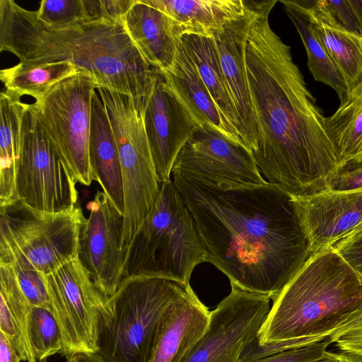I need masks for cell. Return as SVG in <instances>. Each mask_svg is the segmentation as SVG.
Listing matches in <instances>:
<instances>
[{
	"label": "cell",
	"instance_id": "cell-15",
	"mask_svg": "<svg viewBox=\"0 0 362 362\" xmlns=\"http://www.w3.org/2000/svg\"><path fill=\"white\" fill-rule=\"evenodd\" d=\"M243 14L213 33L221 66L238 117V134L252 153L257 145V127L247 81L245 49L251 26L261 2L246 1Z\"/></svg>",
	"mask_w": 362,
	"mask_h": 362
},
{
	"label": "cell",
	"instance_id": "cell-16",
	"mask_svg": "<svg viewBox=\"0 0 362 362\" xmlns=\"http://www.w3.org/2000/svg\"><path fill=\"white\" fill-rule=\"evenodd\" d=\"M144 120L158 180L168 181L178 153L199 125L160 74Z\"/></svg>",
	"mask_w": 362,
	"mask_h": 362
},
{
	"label": "cell",
	"instance_id": "cell-1",
	"mask_svg": "<svg viewBox=\"0 0 362 362\" xmlns=\"http://www.w3.org/2000/svg\"><path fill=\"white\" fill-rule=\"evenodd\" d=\"M277 0L262 1L248 34L245 62L257 145L252 153L268 182L291 196L329 190L340 166L322 110L294 63L289 46L272 30Z\"/></svg>",
	"mask_w": 362,
	"mask_h": 362
},
{
	"label": "cell",
	"instance_id": "cell-14",
	"mask_svg": "<svg viewBox=\"0 0 362 362\" xmlns=\"http://www.w3.org/2000/svg\"><path fill=\"white\" fill-rule=\"evenodd\" d=\"M87 209L89 216L81 227L78 257L106 300L115 294L122 279L124 216L100 190L88 203Z\"/></svg>",
	"mask_w": 362,
	"mask_h": 362
},
{
	"label": "cell",
	"instance_id": "cell-40",
	"mask_svg": "<svg viewBox=\"0 0 362 362\" xmlns=\"http://www.w3.org/2000/svg\"><path fill=\"white\" fill-rule=\"evenodd\" d=\"M362 30V0H349Z\"/></svg>",
	"mask_w": 362,
	"mask_h": 362
},
{
	"label": "cell",
	"instance_id": "cell-22",
	"mask_svg": "<svg viewBox=\"0 0 362 362\" xmlns=\"http://www.w3.org/2000/svg\"><path fill=\"white\" fill-rule=\"evenodd\" d=\"M158 73L180 99L199 126L211 125L235 141L180 38L174 62L166 70Z\"/></svg>",
	"mask_w": 362,
	"mask_h": 362
},
{
	"label": "cell",
	"instance_id": "cell-20",
	"mask_svg": "<svg viewBox=\"0 0 362 362\" xmlns=\"http://www.w3.org/2000/svg\"><path fill=\"white\" fill-rule=\"evenodd\" d=\"M168 16L177 38L185 34L211 36L228 21L243 14V0H141Z\"/></svg>",
	"mask_w": 362,
	"mask_h": 362
},
{
	"label": "cell",
	"instance_id": "cell-37",
	"mask_svg": "<svg viewBox=\"0 0 362 362\" xmlns=\"http://www.w3.org/2000/svg\"><path fill=\"white\" fill-rule=\"evenodd\" d=\"M310 362H362V357L344 351L334 353L325 351L322 356Z\"/></svg>",
	"mask_w": 362,
	"mask_h": 362
},
{
	"label": "cell",
	"instance_id": "cell-4",
	"mask_svg": "<svg viewBox=\"0 0 362 362\" xmlns=\"http://www.w3.org/2000/svg\"><path fill=\"white\" fill-rule=\"evenodd\" d=\"M260 345L329 337L362 313V274L333 247L307 259L272 300Z\"/></svg>",
	"mask_w": 362,
	"mask_h": 362
},
{
	"label": "cell",
	"instance_id": "cell-42",
	"mask_svg": "<svg viewBox=\"0 0 362 362\" xmlns=\"http://www.w3.org/2000/svg\"><path fill=\"white\" fill-rule=\"evenodd\" d=\"M361 40H362V36H361Z\"/></svg>",
	"mask_w": 362,
	"mask_h": 362
},
{
	"label": "cell",
	"instance_id": "cell-23",
	"mask_svg": "<svg viewBox=\"0 0 362 362\" xmlns=\"http://www.w3.org/2000/svg\"><path fill=\"white\" fill-rule=\"evenodd\" d=\"M180 40L192 59L231 137L243 144L238 134V117L213 37L185 34L180 37Z\"/></svg>",
	"mask_w": 362,
	"mask_h": 362
},
{
	"label": "cell",
	"instance_id": "cell-43",
	"mask_svg": "<svg viewBox=\"0 0 362 362\" xmlns=\"http://www.w3.org/2000/svg\"><path fill=\"white\" fill-rule=\"evenodd\" d=\"M357 162V161H356Z\"/></svg>",
	"mask_w": 362,
	"mask_h": 362
},
{
	"label": "cell",
	"instance_id": "cell-6",
	"mask_svg": "<svg viewBox=\"0 0 362 362\" xmlns=\"http://www.w3.org/2000/svg\"><path fill=\"white\" fill-rule=\"evenodd\" d=\"M189 286L146 274L122 279L100 309L97 354L107 362H149L162 315Z\"/></svg>",
	"mask_w": 362,
	"mask_h": 362
},
{
	"label": "cell",
	"instance_id": "cell-32",
	"mask_svg": "<svg viewBox=\"0 0 362 362\" xmlns=\"http://www.w3.org/2000/svg\"><path fill=\"white\" fill-rule=\"evenodd\" d=\"M331 342L324 340L302 344L247 362H310L323 354Z\"/></svg>",
	"mask_w": 362,
	"mask_h": 362
},
{
	"label": "cell",
	"instance_id": "cell-30",
	"mask_svg": "<svg viewBox=\"0 0 362 362\" xmlns=\"http://www.w3.org/2000/svg\"><path fill=\"white\" fill-rule=\"evenodd\" d=\"M35 14L41 22L53 28L89 21L83 0H42Z\"/></svg>",
	"mask_w": 362,
	"mask_h": 362
},
{
	"label": "cell",
	"instance_id": "cell-10",
	"mask_svg": "<svg viewBox=\"0 0 362 362\" xmlns=\"http://www.w3.org/2000/svg\"><path fill=\"white\" fill-rule=\"evenodd\" d=\"M76 182L42 132L33 104L26 103L16 164V199L40 211H69L78 201Z\"/></svg>",
	"mask_w": 362,
	"mask_h": 362
},
{
	"label": "cell",
	"instance_id": "cell-3",
	"mask_svg": "<svg viewBox=\"0 0 362 362\" xmlns=\"http://www.w3.org/2000/svg\"><path fill=\"white\" fill-rule=\"evenodd\" d=\"M0 50L23 64L65 61L86 71L99 88L129 96L144 115L159 78L122 21H90L53 28L35 11L0 0Z\"/></svg>",
	"mask_w": 362,
	"mask_h": 362
},
{
	"label": "cell",
	"instance_id": "cell-13",
	"mask_svg": "<svg viewBox=\"0 0 362 362\" xmlns=\"http://www.w3.org/2000/svg\"><path fill=\"white\" fill-rule=\"evenodd\" d=\"M230 285V293L210 312L204 334L180 362H239L245 346L258 335L272 298Z\"/></svg>",
	"mask_w": 362,
	"mask_h": 362
},
{
	"label": "cell",
	"instance_id": "cell-8",
	"mask_svg": "<svg viewBox=\"0 0 362 362\" xmlns=\"http://www.w3.org/2000/svg\"><path fill=\"white\" fill-rule=\"evenodd\" d=\"M115 139L124 192L122 249L126 252L143 220L154 206L160 189L147 139L144 117L132 98L97 88Z\"/></svg>",
	"mask_w": 362,
	"mask_h": 362
},
{
	"label": "cell",
	"instance_id": "cell-27",
	"mask_svg": "<svg viewBox=\"0 0 362 362\" xmlns=\"http://www.w3.org/2000/svg\"><path fill=\"white\" fill-rule=\"evenodd\" d=\"M283 5L305 48L308 67L314 79L331 87L337 94L340 104L344 103L348 95L344 80L339 69L303 15L288 5Z\"/></svg>",
	"mask_w": 362,
	"mask_h": 362
},
{
	"label": "cell",
	"instance_id": "cell-12",
	"mask_svg": "<svg viewBox=\"0 0 362 362\" xmlns=\"http://www.w3.org/2000/svg\"><path fill=\"white\" fill-rule=\"evenodd\" d=\"M173 173L219 188L268 183L245 146L209 124L199 125L195 129L178 153Z\"/></svg>",
	"mask_w": 362,
	"mask_h": 362
},
{
	"label": "cell",
	"instance_id": "cell-26",
	"mask_svg": "<svg viewBox=\"0 0 362 362\" xmlns=\"http://www.w3.org/2000/svg\"><path fill=\"white\" fill-rule=\"evenodd\" d=\"M325 127L340 168L362 160V92L348 98L325 119Z\"/></svg>",
	"mask_w": 362,
	"mask_h": 362
},
{
	"label": "cell",
	"instance_id": "cell-25",
	"mask_svg": "<svg viewBox=\"0 0 362 362\" xmlns=\"http://www.w3.org/2000/svg\"><path fill=\"white\" fill-rule=\"evenodd\" d=\"M80 71L75 65L65 61L40 64L19 62L1 69L0 80L6 93L17 98L29 95L37 101L56 83Z\"/></svg>",
	"mask_w": 362,
	"mask_h": 362
},
{
	"label": "cell",
	"instance_id": "cell-39",
	"mask_svg": "<svg viewBox=\"0 0 362 362\" xmlns=\"http://www.w3.org/2000/svg\"><path fill=\"white\" fill-rule=\"evenodd\" d=\"M66 362H107L97 353L81 352L65 356Z\"/></svg>",
	"mask_w": 362,
	"mask_h": 362
},
{
	"label": "cell",
	"instance_id": "cell-36",
	"mask_svg": "<svg viewBox=\"0 0 362 362\" xmlns=\"http://www.w3.org/2000/svg\"><path fill=\"white\" fill-rule=\"evenodd\" d=\"M338 251L362 274V236L349 246Z\"/></svg>",
	"mask_w": 362,
	"mask_h": 362
},
{
	"label": "cell",
	"instance_id": "cell-18",
	"mask_svg": "<svg viewBox=\"0 0 362 362\" xmlns=\"http://www.w3.org/2000/svg\"><path fill=\"white\" fill-rule=\"evenodd\" d=\"M122 23L136 48L156 72L173 64L180 38L175 36L168 16L136 0Z\"/></svg>",
	"mask_w": 362,
	"mask_h": 362
},
{
	"label": "cell",
	"instance_id": "cell-9",
	"mask_svg": "<svg viewBox=\"0 0 362 362\" xmlns=\"http://www.w3.org/2000/svg\"><path fill=\"white\" fill-rule=\"evenodd\" d=\"M99 86L84 71L60 81L33 103L49 142L77 182L94 181L88 153L93 96Z\"/></svg>",
	"mask_w": 362,
	"mask_h": 362
},
{
	"label": "cell",
	"instance_id": "cell-19",
	"mask_svg": "<svg viewBox=\"0 0 362 362\" xmlns=\"http://www.w3.org/2000/svg\"><path fill=\"white\" fill-rule=\"evenodd\" d=\"M88 153L94 181L124 214L123 183L118 150L107 111L97 90L92 99Z\"/></svg>",
	"mask_w": 362,
	"mask_h": 362
},
{
	"label": "cell",
	"instance_id": "cell-17",
	"mask_svg": "<svg viewBox=\"0 0 362 362\" xmlns=\"http://www.w3.org/2000/svg\"><path fill=\"white\" fill-rule=\"evenodd\" d=\"M209 319L210 311L187 286L162 315L149 362H180L204 334Z\"/></svg>",
	"mask_w": 362,
	"mask_h": 362
},
{
	"label": "cell",
	"instance_id": "cell-38",
	"mask_svg": "<svg viewBox=\"0 0 362 362\" xmlns=\"http://www.w3.org/2000/svg\"><path fill=\"white\" fill-rule=\"evenodd\" d=\"M22 358L7 337L0 332V362H21Z\"/></svg>",
	"mask_w": 362,
	"mask_h": 362
},
{
	"label": "cell",
	"instance_id": "cell-35",
	"mask_svg": "<svg viewBox=\"0 0 362 362\" xmlns=\"http://www.w3.org/2000/svg\"><path fill=\"white\" fill-rule=\"evenodd\" d=\"M362 189V160L342 166L329 190L345 192Z\"/></svg>",
	"mask_w": 362,
	"mask_h": 362
},
{
	"label": "cell",
	"instance_id": "cell-34",
	"mask_svg": "<svg viewBox=\"0 0 362 362\" xmlns=\"http://www.w3.org/2000/svg\"><path fill=\"white\" fill-rule=\"evenodd\" d=\"M341 351L362 357V313L329 337Z\"/></svg>",
	"mask_w": 362,
	"mask_h": 362
},
{
	"label": "cell",
	"instance_id": "cell-11",
	"mask_svg": "<svg viewBox=\"0 0 362 362\" xmlns=\"http://www.w3.org/2000/svg\"><path fill=\"white\" fill-rule=\"evenodd\" d=\"M44 276L52 312L62 332V355L97 353L98 315L105 300L78 257Z\"/></svg>",
	"mask_w": 362,
	"mask_h": 362
},
{
	"label": "cell",
	"instance_id": "cell-21",
	"mask_svg": "<svg viewBox=\"0 0 362 362\" xmlns=\"http://www.w3.org/2000/svg\"><path fill=\"white\" fill-rule=\"evenodd\" d=\"M298 11L341 73L346 87L347 99L362 92V40L334 22L317 18L296 0H281ZM346 99V100H347Z\"/></svg>",
	"mask_w": 362,
	"mask_h": 362
},
{
	"label": "cell",
	"instance_id": "cell-31",
	"mask_svg": "<svg viewBox=\"0 0 362 362\" xmlns=\"http://www.w3.org/2000/svg\"><path fill=\"white\" fill-rule=\"evenodd\" d=\"M9 265L12 267L18 286L30 306L42 307L52 311L44 274L36 270Z\"/></svg>",
	"mask_w": 362,
	"mask_h": 362
},
{
	"label": "cell",
	"instance_id": "cell-24",
	"mask_svg": "<svg viewBox=\"0 0 362 362\" xmlns=\"http://www.w3.org/2000/svg\"><path fill=\"white\" fill-rule=\"evenodd\" d=\"M26 103L5 91L0 95V206L16 199V171Z\"/></svg>",
	"mask_w": 362,
	"mask_h": 362
},
{
	"label": "cell",
	"instance_id": "cell-2",
	"mask_svg": "<svg viewBox=\"0 0 362 362\" xmlns=\"http://www.w3.org/2000/svg\"><path fill=\"white\" fill-rule=\"evenodd\" d=\"M172 175L207 262L230 283L273 300L312 255L293 197L279 187L219 188Z\"/></svg>",
	"mask_w": 362,
	"mask_h": 362
},
{
	"label": "cell",
	"instance_id": "cell-5",
	"mask_svg": "<svg viewBox=\"0 0 362 362\" xmlns=\"http://www.w3.org/2000/svg\"><path fill=\"white\" fill-rule=\"evenodd\" d=\"M205 262L192 215L173 181L161 182L154 206L126 250L122 279L146 274L189 285L192 271Z\"/></svg>",
	"mask_w": 362,
	"mask_h": 362
},
{
	"label": "cell",
	"instance_id": "cell-41",
	"mask_svg": "<svg viewBox=\"0 0 362 362\" xmlns=\"http://www.w3.org/2000/svg\"><path fill=\"white\" fill-rule=\"evenodd\" d=\"M38 362H46V361H38Z\"/></svg>",
	"mask_w": 362,
	"mask_h": 362
},
{
	"label": "cell",
	"instance_id": "cell-7",
	"mask_svg": "<svg viewBox=\"0 0 362 362\" xmlns=\"http://www.w3.org/2000/svg\"><path fill=\"white\" fill-rule=\"evenodd\" d=\"M0 208V262L47 275L78 256L80 206L49 212L17 199Z\"/></svg>",
	"mask_w": 362,
	"mask_h": 362
},
{
	"label": "cell",
	"instance_id": "cell-28",
	"mask_svg": "<svg viewBox=\"0 0 362 362\" xmlns=\"http://www.w3.org/2000/svg\"><path fill=\"white\" fill-rule=\"evenodd\" d=\"M28 334L30 346L37 361L56 354H62L63 341L60 327L52 312L42 307H32Z\"/></svg>",
	"mask_w": 362,
	"mask_h": 362
},
{
	"label": "cell",
	"instance_id": "cell-33",
	"mask_svg": "<svg viewBox=\"0 0 362 362\" xmlns=\"http://www.w3.org/2000/svg\"><path fill=\"white\" fill-rule=\"evenodd\" d=\"M136 0H83L88 21H122Z\"/></svg>",
	"mask_w": 362,
	"mask_h": 362
},
{
	"label": "cell",
	"instance_id": "cell-29",
	"mask_svg": "<svg viewBox=\"0 0 362 362\" xmlns=\"http://www.w3.org/2000/svg\"><path fill=\"white\" fill-rule=\"evenodd\" d=\"M0 298L7 304L25 348L34 356L28 334L32 307L21 291L12 267L2 262H0Z\"/></svg>",
	"mask_w": 362,
	"mask_h": 362
}]
</instances>
